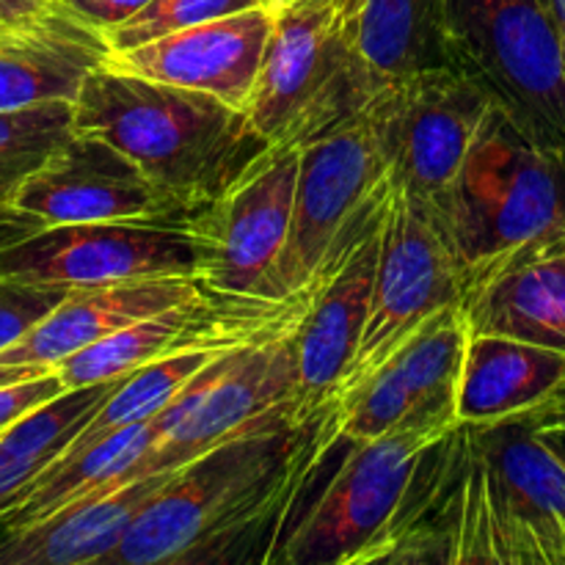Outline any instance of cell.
Here are the masks:
<instances>
[{"label":"cell","mask_w":565,"mask_h":565,"mask_svg":"<svg viewBox=\"0 0 565 565\" xmlns=\"http://www.w3.org/2000/svg\"><path fill=\"white\" fill-rule=\"evenodd\" d=\"M381 563L565 565V461L533 414L456 423L419 456Z\"/></svg>","instance_id":"6da1fadb"},{"label":"cell","mask_w":565,"mask_h":565,"mask_svg":"<svg viewBox=\"0 0 565 565\" xmlns=\"http://www.w3.org/2000/svg\"><path fill=\"white\" fill-rule=\"evenodd\" d=\"M337 445L334 406L221 441L177 469L105 565L248 563L246 550L257 563L263 541L268 565L287 516Z\"/></svg>","instance_id":"7a4b0ae2"},{"label":"cell","mask_w":565,"mask_h":565,"mask_svg":"<svg viewBox=\"0 0 565 565\" xmlns=\"http://www.w3.org/2000/svg\"><path fill=\"white\" fill-rule=\"evenodd\" d=\"M75 130L114 143L188 213L213 202L270 143L241 108L213 94L105 64L77 94Z\"/></svg>","instance_id":"3957f363"},{"label":"cell","mask_w":565,"mask_h":565,"mask_svg":"<svg viewBox=\"0 0 565 565\" xmlns=\"http://www.w3.org/2000/svg\"><path fill=\"white\" fill-rule=\"evenodd\" d=\"M434 213L472 287L522 248L565 235V147L535 141L494 103Z\"/></svg>","instance_id":"277c9868"},{"label":"cell","mask_w":565,"mask_h":565,"mask_svg":"<svg viewBox=\"0 0 565 565\" xmlns=\"http://www.w3.org/2000/svg\"><path fill=\"white\" fill-rule=\"evenodd\" d=\"M441 55L535 141L565 147V50L546 0H434Z\"/></svg>","instance_id":"5b68a950"},{"label":"cell","mask_w":565,"mask_h":565,"mask_svg":"<svg viewBox=\"0 0 565 565\" xmlns=\"http://www.w3.org/2000/svg\"><path fill=\"white\" fill-rule=\"evenodd\" d=\"M254 92L243 114L265 141H307L367 105L345 42V0H292L274 9Z\"/></svg>","instance_id":"8992f818"},{"label":"cell","mask_w":565,"mask_h":565,"mask_svg":"<svg viewBox=\"0 0 565 565\" xmlns=\"http://www.w3.org/2000/svg\"><path fill=\"white\" fill-rule=\"evenodd\" d=\"M395 180L362 114L307 138L292 224L276 268L281 298L307 290L326 263L390 213Z\"/></svg>","instance_id":"52a82bcc"},{"label":"cell","mask_w":565,"mask_h":565,"mask_svg":"<svg viewBox=\"0 0 565 565\" xmlns=\"http://www.w3.org/2000/svg\"><path fill=\"white\" fill-rule=\"evenodd\" d=\"M296 329L232 348L207 364L154 417V445L132 469V480L185 467L221 441L274 419H307L298 401Z\"/></svg>","instance_id":"ba28073f"},{"label":"cell","mask_w":565,"mask_h":565,"mask_svg":"<svg viewBox=\"0 0 565 565\" xmlns=\"http://www.w3.org/2000/svg\"><path fill=\"white\" fill-rule=\"evenodd\" d=\"M491 108L494 99L478 81L434 64L379 88L362 116L395 185L436 210Z\"/></svg>","instance_id":"9c48e42d"},{"label":"cell","mask_w":565,"mask_h":565,"mask_svg":"<svg viewBox=\"0 0 565 565\" xmlns=\"http://www.w3.org/2000/svg\"><path fill=\"white\" fill-rule=\"evenodd\" d=\"M450 428H406L342 441L345 458L290 524L268 565H364L406 494L419 456Z\"/></svg>","instance_id":"30bf717a"},{"label":"cell","mask_w":565,"mask_h":565,"mask_svg":"<svg viewBox=\"0 0 565 565\" xmlns=\"http://www.w3.org/2000/svg\"><path fill=\"white\" fill-rule=\"evenodd\" d=\"M467 290V268L434 210L395 185L381 230L370 318L340 395L367 379L436 315L463 303Z\"/></svg>","instance_id":"8fae6325"},{"label":"cell","mask_w":565,"mask_h":565,"mask_svg":"<svg viewBox=\"0 0 565 565\" xmlns=\"http://www.w3.org/2000/svg\"><path fill=\"white\" fill-rule=\"evenodd\" d=\"M303 141H270L213 202L191 213L202 281L235 296L281 298L276 268L292 224Z\"/></svg>","instance_id":"7c38bea8"},{"label":"cell","mask_w":565,"mask_h":565,"mask_svg":"<svg viewBox=\"0 0 565 565\" xmlns=\"http://www.w3.org/2000/svg\"><path fill=\"white\" fill-rule=\"evenodd\" d=\"M188 218L44 226L0 246V276L66 287L199 276L204 252Z\"/></svg>","instance_id":"4fadbf2b"},{"label":"cell","mask_w":565,"mask_h":565,"mask_svg":"<svg viewBox=\"0 0 565 565\" xmlns=\"http://www.w3.org/2000/svg\"><path fill=\"white\" fill-rule=\"evenodd\" d=\"M309 290L290 298L235 296L204 287L199 296L127 326L55 367L66 390L121 379L166 356L199 348H241L301 323Z\"/></svg>","instance_id":"5bb4252c"},{"label":"cell","mask_w":565,"mask_h":565,"mask_svg":"<svg viewBox=\"0 0 565 565\" xmlns=\"http://www.w3.org/2000/svg\"><path fill=\"white\" fill-rule=\"evenodd\" d=\"M463 307H447L397 348L364 381L334 401L342 441L375 439L406 428H452L456 395L467 353Z\"/></svg>","instance_id":"9a60e30c"},{"label":"cell","mask_w":565,"mask_h":565,"mask_svg":"<svg viewBox=\"0 0 565 565\" xmlns=\"http://www.w3.org/2000/svg\"><path fill=\"white\" fill-rule=\"evenodd\" d=\"M9 210L25 226V235L61 224L166 221L191 215L114 143L77 130L20 188Z\"/></svg>","instance_id":"2e32d148"},{"label":"cell","mask_w":565,"mask_h":565,"mask_svg":"<svg viewBox=\"0 0 565 565\" xmlns=\"http://www.w3.org/2000/svg\"><path fill=\"white\" fill-rule=\"evenodd\" d=\"M384 221L386 215L373 230L345 243L307 287L309 303L296 329L298 401L303 417L334 406L351 373L373 303Z\"/></svg>","instance_id":"e0dca14e"},{"label":"cell","mask_w":565,"mask_h":565,"mask_svg":"<svg viewBox=\"0 0 565 565\" xmlns=\"http://www.w3.org/2000/svg\"><path fill=\"white\" fill-rule=\"evenodd\" d=\"M274 14L270 6L259 3L237 14L215 17L125 53H110L105 66L213 94L221 103L243 110L263 70Z\"/></svg>","instance_id":"ac0fdd59"},{"label":"cell","mask_w":565,"mask_h":565,"mask_svg":"<svg viewBox=\"0 0 565 565\" xmlns=\"http://www.w3.org/2000/svg\"><path fill=\"white\" fill-rule=\"evenodd\" d=\"M110 55L103 31L61 0L20 22L0 25V110L75 103L83 83Z\"/></svg>","instance_id":"d6986e66"},{"label":"cell","mask_w":565,"mask_h":565,"mask_svg":"<svg viewBox=\"0 0 565 565\" xmlns=\"http://www.w3.org/2000/svg\"><path fill=\"white\" fill-rule=\"evenodd\" d=\"M199 276H152V279L114 281V285L75 287L47 318L22 340L0 351L6 367L55 370L66 356L177 307L204 290Z\"/></svg>","instance_id":"ffe728a7"},{"label":"cell","mask_w":565,"mask_h":565,"mask_svg":"<svg viewBox=\"0 0 565 565\" xmlns=\"http://www.w3.org/2000/svg\"><path fill=\"white\" fill-rule=\"evenodd\" d=\"M174 472L177 469H169L108 486L42 522L6 530L0 533V565H105L138 513Z\"/></svg>","instance_id":"44dd1931"},{"label":"cell","mask_w":565,"mask_h":565,"mask_svg":"<svg viewBox=\"0 0 565 565\" xmlns=\"http://www.w3.org/2000/svg\"><path fill=\"white\" fill-rule=\"evenodd\" d=\"M469 334H505L565 351V235L533 243L463 296Z\"/></svg>","instance_id":"7402d4cb"},{"label":"cell","mask_w":565,"mask_h":565,"mask_svg":"<svg viewBox=\"0 0 565 565\" xmlns=\"http://www.w3.org/2000/svg\"><path fill=\"white\" fill-rule=\"evenodd\" d=\"M565 386V351L505 334H469L458 423H497L544 408Z\"/></svg>","instance_id":"603a6c76"},{"label":"cell","mask_w":565,"mask_h":565,"mask_svg":"<svg viewBox=\"0 0 565 565\" xmlns=\"http://www.w3.org/2000/svg\"><path fill=\"white\" fill-rule=\"evenodd\" d=\"M345 42L367 103L386 83L447 64L434 0H345Z\"/></svg>","instance_id":"cb8c5ba5"},{"label":"cell","mask_w":565,"mask_h":565,"mask_svg":"<svg viewBox=\"0 0 565 565\" xmlns=\"http://www.w3.org/2000/svg\"><path fill=\"white\" fill-rule=\"evenodd\" d=\"M121 379L64 390L0 430V519L25 500L39 475L53 467L55 458L72 445Z\"/></svg>","instance_id":"d4e9b609"},{"label":"cell","mask_w":565,"mask_h":565,"mask_svg":"<svg viewBox=\"0 0 565 565\" xmlns=\"http://www.w3.org/2000/svg\"><path fill=\"white\" fill-rule=\"evenodd\" d=\"M152 445L154 419L127 425V428L114 430L105 439L83 447L81 452L55 458L53 467L44 469L36 483L28 489L25 500L0 519V533L36 524L72 502L86 500L108 486L132 480V469L152 450Z\"/></svg>","instance_id":"484cf974"},{"label":"cell","mask_w":565,"mask_h":565,"mask_svg":"<svg viewBox=\"0 0 565 565\" xmlns=\"http://www.w3.org/2000/svg\"><path fill=\"white\" fill-rule=\"evenodd\" d=\"M226 351H232V348H199V351L174 353V356L147 364V367L132 370L130 375L121 379V384L110 392L108 401L83 425L81 434L72 439V445L61 456L81 452L83 447L94 445V441L105 439V436L127 428V425L152 423L160 412H166L182 395V390L207 364H213Z\"/></svg>","instance_id":"4316f807"},{"label":"cell","mask_w":565,"mask_h":565,"mask_svg":"<svg viewBox=\"0 0 565 565\" xmlns=\"http://www.w3.org/2000/svg\"><path fill=\"white\" fill-rule=\"evenodd\" d=\"M72 136L75 103L66 99L0 110V213Z\"/></svg>","instance_id":"83f0119b"},{"label":"cell","mask_w":565,"mask_h":565,"mask_svg":"<svg viewBox=\"0 0 565 565\" xmlns=\"http://www.w3.org/2000/svg\"><path fill=\"white\" fill-rule=\"evenodd\" d=\"M259 3L263 0H152L136 17L105 33V39L110 44V53H125V50L138 47V44L185 31V28L215 20V17L254 9Z\"/></svg>","instance_id":"f1b7e54d"},{"label":"cell","mask_w":565,"mask_h":565,"mask_svg":"<svg viewBox=\"0 0 565 565\" xmlns=\"http://www.w3.org/2000/svg\"><path fill=\"white\" fill-rule=\"evenodd\" d=\"M75 287L36 285L0 276V351L14 345L33 326L42 323Z\"/></svg>","instance_id":"f546056e"},{"label":"cell","mask_w":565,"mask_h":565,"mask_svg":"<svg viewBox=\"0 0 565 565\" xmlns=\"http://www.w3.org/2000/svg\"><path fill=\"white\" fill-rule=\"evenodd\" d=\"M64 390V381L58 379L55 370L39 373L33 375V379L17 381V384L0 386V430L9 428L11 423L25 417L28 412L39 408L42 403L53 401V397L61 395Z\"/></svg>","instance_id":"4dcf8cb0"},{"label":"cell","mask_w":565,"mask_h":565,"mask_svg":"<svg viewBox=\"0 0 565 565\" xmlns=\"http://www.w3.org/2000/svg\"><path fill=\"white\" fill-rule=\"evenodd\" d=\"M70 11H75L83 22H88L97 31L108 33L136 17L143 6L152 0H61Z\"/></svg>","instance_id":"1f68e13d"},{"label":"cell","mask_w":565,"mask_h":565,"mask_svg":"<svg viewBox=\"0 0 565 565\" xmlns=\"http://www.w3.org/2000/svg\"><path fill=\"white\" fill-rule=\"evenodd\" d=\"M541 436L552 445V450L565 461V386L546 403L544 408L533 412Z\"/></svg>","instance_id":"d6a6232c"},{"label":"cell","mask_w":565,"mask_h":565,"mask_svg":"<svg viewBox=\"0 0 565 565\" xmlns=\"http://www.w3.org/2000/svg\"><path fill=\"white\" fill-rule=\"evenodd\" d=\"M47 3L50 0H0V25L25 20V17L42 11Z\"/></svg>","instance_id":"836d02e7"},{"label":"cell","mask_w":565,"mask_h":565,"mask_svg":"<svg viewBox=\"0 0 565 565\" xmlns=\"http://www.w3.org/2000/svg\"><path fill=\"white\" fill-rule=\"evenodd\" d=\"M39 373H47V370H42V367H6V364H0V386H9V384H17V381L33 379V375H39Z\"/></svg>","instance_id":"e575fe53"},{"label":"cell","mask_w":565,"mask_h":565,"mask_svg":"<svg viewBox=\"0 0 565 565\" xmlns=\"http://www.w3.org/2000/svg\"><path fill=\"white\" fill-rule=\"evenodd\" d=\"M546 6H550L552 17H555L557 31H561V39H563V50H565V0H546Z\"/></svg>","instance_id":"d590c367"},{"label":"cell","mask_w":565,"mask_h":565,"mask_svg":"<svg viewBox=\"0 0 565 565\" xmlns=\"http://www.w3.org/2000/svg\"><path fill=\"white\" fill-rule=\"evenodd\" d=\"M265 6H270V9H279V6H287V3H292V0H263Z\"/></svg>","instance_id":"8d00e7d4"}]
</instances>
